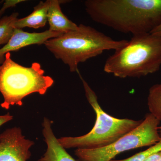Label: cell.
<instances>
[{"instance_id": "7a4b0ae2", "label": "cell", "mask_w": 161, "mask_h": 161, "mask_svg": "<svg viewBox=\"0 0 161 161\" xmlns=\"http://www.w3.org/2000/svg\"><path fill=\"white\" fill-rule=\"evenodd\" d=\"M128 40H115L91 26L80 24L76 30L47 40L44 45L55 58L68 65L71 72L78 65L105 51H115L125 46Z\"/></svg>"}, {"instance_id": "ba28073f", "label": "cell", "mask_w": 161, "mask_h": 161, "mask_svg": "<svg viewBox=\"0 0 161 161\" xmlns=\"http://www.w3.org/2000/svg\"><path fill=\"white\" fill-rule=\"evenodd\" d=\"M63 34L51 31L49 30L43 32L29 33L22 29H15L8 43L0 48V65L5 61V56L7 53L16 51L30 45L44 44L47 40Z\"/></svg>"}, {"instance_id": "2e32d148", "label": "cell", "mask_w": 161, "mask_h": 161, "mask_svg": "<svg viewBox=\"0 0 161 161\" xmlns=\"http://www.w3.org/2000/svg\"><path fill=\"white\" fill-rule=\"evenodd\" d=\"M13 119V116L8 112L6 115H0V127L4 124L11 120Z\"/></svg>"}, {"instance_id": "6da1fadb", "label": "cell", "mask_w": 161, "mask_h": 161, "mask_svg": "<svg viewBox=\"0 0 161 161\" xmlns=\"http://www.w3.org/2000/svg\"><path fill=\"white\" fill-rule=\"evenodd\" d=\"M85 6L96 23L132 36L150 33L161 23V0H87Z\"/></svg>"}, {"instance_id": "e0dca14e", "label": "cell", "mask_w": 161, "mask_h": 161, "mask_svg": "<svg viewBox=\"0 0 161 161\" xmlns=\"http://www.w3.org/2000/svg\"><path fill=\"white\" fill-rule=\"evenodd\" d=\"M144 161H161V150L150 155Z\"/></svg>"}, {"instance_id": "4fadbf2b", "label": "cell", "mask_w": 161, "mask_h": 161, "mask_svg": "<svg viewBox=\"0 0 161 161\" xmlns=\"http://www.w3.org/2000/svg\"><path fill=\"white\" fill-rule=\"evenodd\" d=\"M18 16V13L14 12L10 15L0 19V46L5 45L10 40L14 32V23L17 20Z\"/></svg>"}, {"instance_id": "8fae6325", "label": "cell", "mask_w": 161, "mask_h": 161, "mask_svg": "<svg viewBox=\"0 0 161 161\" xmlns=\"http://www.w3.org/2000/svg\"><path fill=\"white\" fill-rule=\"evenodd\" d=\"M49 6V0L40 2L35 6L34 10L29 15L19 19L15 22V29H22L24 27L38 29L44 27L47 22V12Z\"/></svg>"}, {"instance_id": "d6986e66", "label": "cell", "mask_w": 161, "mask_h": 161, "mask_svg": "<svg viewBox=\"0 0 161 161\" xmlns=\"http://www.w3.org/2000/svg\"><path fill=\"white\" fill-rule=\"evenodd\" d=\"M158 131L159 132H161V126L158 127Z\"/></svg>"}, {"instance_id": "5b68a950", "label": "cell", "mask_w": 161, "mask_h": 161, "mask_svg": "<svg viewBox=\"0 0 161 161\" xmlns=\"http://www.w3.org/2000/svg\"><path fill=\"white\" fill-rule=\"evenodd\" d=\"M44 74L40 64L23 66L11 59L10 53H7L0 66V92L4 98L1 107L8 110L14 105L21 106L26 96L34 93L44 95L54 80Z\"/></svg>"}, {"instance_id": "277c9868", "label": "cell", "mask_w": 161, "mask_h": 161, "mask_svg": "<svg viewBox=\"0 0 161 161\" xmlns=\"http://www.w3.org/2000/svg\"><path fill=\"white\" fill-rule=\"evenodd\" d=\"M86 97L95 111V125L88 133L81 136L61 137L59 142L65 149H93L108 146L138 126L143 120L115 118L105 112L98 103V97L79 71Z\"/></svg>"}, {"instance_id": "ac0fdd59", "label": "cell", "mask_w": 161, "mask_h": 161, "mask_svg": "<svg viewBox=\"0 0 161 161\" xmlns=\"http://www.w3.org/2000/svg\"><path fill=\"white\" fill-rule=\"evenodd\" d=\"M150 33L161 37V23L158 26L156 27L155 29L153 30Z\"/></svg>"}, {"instance_id": "5bb4252c", "label": "cell", "mask_w": 161, "mask_h": 161, "mask_svg": "<svg viewBox=\"0 0 161 161\" xmlns=\"http://www.w3.org/2000/svg\"><path fill=\"white\" fill-rule=\"evenodd\" d=\"M161 140L158 142L153 145L147 150L136 153L128 158L122 160H112L111 161H144L150 155L161 150Z\"/></svg>"}, {"instance_id": "30bf717a", "label": "cell", "mask_w": 161, "mask_h": 161, "mask_svg": "<svg viewBox=\"0 0 161 161\" xmlns=\"http://www.w3.org/2000/svg\"><path fill=\"white\" fill-rule=\"evenodd\" d=\"M65 2L68 1L49 0L47 17L50 31L65 33L78 29V26L68 19L61 10L60 4Z\"/></svg>"}, {"instance_id": "3957f363", "label": "cell", "mask_w": 161, "mask_h": 161, "mask_svg": "<svg viewBox=\"0 0 161 161\" xmlns=\"http://www.w3.org/2000/svg\"><path fill=\"white\" fill-rule=\"evenodd\" d=\"M161 67V37L151 33L132 36L125 46L107 58L104 71L117 78H141Z\"/></svg>"}, {"instance_id": "52a82bcc", "label": "cell", "mask_w": 161, "mask_h": 161, "mask_svg": "<svg viewBox=\"0 0 161 161\" xmlns=\"http://www.w3.org/2000/svg\"><path fill=\"white\" fill-rule=\"evenodd\" d=\"M33 141L25 138L21 129H8L0 134V161H26Z\"/></svg>"}, {"instance_id": "7c38bea8", "label": "cell", "mask_w": 161, "mask_h": 161, "mask_svg": "<svg viewBox=\"0 0 161 161\" xmlns=\"http://www.w3.org/2000/svg\"><path fill=\"white\" fill-rule=\"evenodd\" d=\"M147 104L150 113L161 121V82L150 87Z\"/></svg>"}, {"instance_id": "8992f818", "label": "cell", "mask_w": 161, "mask_h": 161, "mask_svg": "<svg viewBox=\"0 0 161 161\" xmlns=\"http://www.w3.org/2000/svg\"><path fill=\"white\" fill-rule=\"evenodd\" d=\"M160 122L151 113L147 114L138 126L113 143L97 149H77L75 155L80 161H111L125 151L152 146L160 141Z\"/></svg>"}, {"instance_id": "9c48e42d", "label": "cell", "mask_w": 161, "mask_h": 161, "mask_svg": "<svg viewBox=\"0 0 161 161\" xmlns=\"http://www.w3.org/2000/svg\"><path fill=\"white\" fill-rule=\"evenodd\" d=\"M52 121L44 118L43 134L47 145V149L43 156L39 161H76L67 152L56 138L52 129Z\"/></svg>"}, {"instance_id": "9a60e30c", "label": "cell", "mask_w": 161, "mask_h": 161, "mask_svg": "<svg viewBox=\"0 0 161 161\" xmlns=\"http://www.w3.org/2000/svg\"><path fill=\"white\" fill-rule=\"evenodd\" d=\"M25 1H23V0H12V1L11 0H7V1H5L3 8L0 9V19H1L2 15L4 13L5 11L8 8L14 7L19 3L24 2Z\"/></svg>"}]
</instances>
